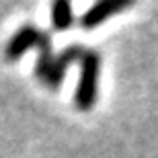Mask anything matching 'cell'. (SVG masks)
I'll use <instances>...</instances> for the list:
<instances>
[{
    "label": "cell",
    "instance_id": "obj_1",
    "mask_svg": "<svg viewBox=\"0 0 158 158\" xmlns=\"http://www.w3.org/2000/svg\"><path fill=\"white\" fill-rule=\"evenodd\" d=\"M99 68H101V53L97 49H84L80 58V80H78L76 94H74V103L80 111H90L97 103Z\"/></svg>",
    "mask_w": 158,
    "mask_h": 158
},
{
    "label": "cell",
    "instance_id": "obj_2",
    "mask_svg": "<svg viewBox=\"0 0 158 158\" xmlns=\"http://www.w3.org/2000/svg\"><path fill=\"white\" fill-rule=\"evenodd\" d=\"M43 33H45V31L37 29L35 25H31V23L19 27V31L10 37V41H8L6 47H4V58L8 60V62H17L27 49L39 45Z\"/></svg>",
    "mask_w": 158,
    "mask_h": 158
},
{
    "label": "cell",
    "instance_id": "obj_3",
    "mask_svg": "<svg viewBox=\"0 0 158 158\" xmlns=\"http://www.w3.org/2000/svg\"><path fill=\"white\" fill-rule=\"evenodd\" d=\"M131 4H134L131 0H99L80 17V27L82 29H94L101 23H105L109 17L129 8Z\"/></svg>",
    "mask_w": 158,
    "mask_h": 158
},
{
    "label": "cell",
    "instance_id": "obj_4",
    "mask_svg": "<svg viewBox=\"0 0 158 158\" xmlns=\"http://www.w3.org/2000/svg\"><path fill=\"white\" fill-rule=\"evenodd\" d=\"M82 53H84V47L82 45H68V47H64L58 56H53L52 70H49V74H47V78H45L47 88H52V90L60 88V84H62V80H64V74H66V70H68V66H72L74 62H78V60L82 58Z\"/></svg>",
    "mask_w": 158,
    "mask_h": 158
},
{
    "label": "cell",
    "instance_id": "obj_5",
    "mask_svg": "<svg viewBox=\"0 0 158 158\" xmlns=\"http://www.w3.org/2000/svg\"><path fill=\"white\" fill-rule=\"evenodd\" d=\"M52 62H53L52 37H49V33H43L39 45H37V66H35V76L41 78L43 82H45L47 74L52 70Z\"/></svg>",
    "mask_w": 158,
    "mask_h": 158
},
{
    "label": "cell",
    "instance_id": "obj_6",
    "mask_svg": "<svg viewBox=\"0 0 158 158\" xmlns=\"http://www.w3.org/2000/svg\"><path fill=\"white\" fill-rule=\"evenodd\" d=\"M74 25V12L68 0H58L52 4V27L56 31H66Z\"/></svg>",
    "mask_w": 158,
    "mask_h": 158
}]
</instances>
